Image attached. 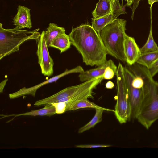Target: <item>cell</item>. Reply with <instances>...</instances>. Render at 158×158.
Listing matches in <instances>:
<instances>
[{"label":"cell","mask_w":158,"mask_h":158,"mask_svg":"<svg viewBox=\"0 0 158 158\" xmlns=\"http://www.w3.org/2000/svg\"><path fill=\"white\" fill-rule=\"evenodd\" d=\"M65 28L58 26L54 23H50L44 31V36L48 47H50V44L53 40L58 35L65 33Z\"/></svg>","instance_id":"16"},{"label":"cell","mask_w":158,"mask_h":158,"mask_svg":"<svg viewBox=\"0 0 158 158\" xmlns=\"http://www.w3.org/2000/svg\"><path fill=\"white\" fill-rule=\"evenodd\" d=\"M94 89H90L85 91L76 94L66 98L60 100L57 102H65L66 104V111L67 109L74 104L83 99L88 98H93V90Z\"/></svg>","instance_id":"17"},{"label":"cell","mask_w":158,"mask_h":158,"mask_svg":"<svg viewBox=\"0 0 158 158\" xmlns=\"http://www.w3.org/2000/svg\"><path fill=\"white\" fill-rule=\"evenodd\" d=\"M134 0H127L126 5L130 6L133 4Z\"/></svg>","instance_id":"33"},{"label":"cell","mask_w":158,"mask_h":158,"mask_svg":"<svg viewBox=\"0 0 158 158\" xmlns=\"http://www.w3.org/2000/svg\"><path fill=\"white\" fill-rule=\"evenodd\" d=\"M109 66L117 67L111 60H109L104 64L98 66L97 68L84 71L80 73L78 76L80 81L81 82H85L103 75L105 69Z\"/></svg>","instance_id":"12"},{"label":"cell","mask_w":158,"mask_h":158,"mask_svg":"<svg viewBox=\"0 0 158 158\" xmlns=\"http://www.w3.org/2000/svg\"><path fill=\"white\" fill-rule=\"evenodd\" d=\"M56 114L55 107L51 104H48L45 105L44 107L40 109L32 110L28 112L17 114H13L5 115L3 116V117L1 118H3L6 117H7L12 116H14V118L22 116H51L54 115Z\"/></svg>","instance_id":"13"},{"label":"cell","mask_w":158,"mask_h":158,"mask_svg":"<svg viewBox=\"0 0 158 158\" xmlns=\"http://www.w3.org/2000/svg\"><path fill=\"white\" fill-rule=\"evenodd\" d=\"M123 67L119 63L116 74L117 82V102L114 114L120 124L127 122L131 119V107L126 88Z\"/></svg>","instance_id":"5"},{"label":"cell","mask_w":158,"mask_h":158,"mask_svg":"<svg viewBox=\"0 0 158 158\" xmlns=\"http://www.w3.org/2000/svg\"><path fill=\"white\" fill-rule=\"evenodd\" d=\"M112 13L117 18L121 14H125L122 9V5H120L119 0H115L112 4Z\"/></svg>","instance_id":"24"},{"label":"cell","mask_w":158,"mask_h":158,"mask_svg":"<svg viewBox=\"0 0 158 158\" xmlns=\"http://www.w3.org/2000/svg\"><path fill=\"white\" fill-rule=\"evenodd\" d=\"M158 59V50L141 54L136 63L149 69Z\"/></svg>","instance_id":"19"},{"label":"cell","mask_w":158,"mask_h":158,"mask_svg":"<svg viewBox=\"0 0 158 158\" xmlns=\"http://www.w3.org/2000/svg\"><path fill=\"white\" fill-rule=\"evenodd\" d=\"M70 40L68 35L65 33L60 34L56 37L51 42L50 47L57 48L62 53L70 47Z\"/></svg>","instance_id":"15"},{"label":"cell","mask_w":158,"mask_h":158,"mask_svg":"<svg viewBox=\"0 0 158 158\" xmlns=\"http://www.w3.org/2000/svg\"><path fill=\"white\" fill-rule=\"evenodd\" d=\"M148 69L151 76L153 77L158 73V59Z\"/></svg>","instance_id":"28"},{"label":"cell","mask_w":158,"mask_h":158,"mask_svg":"<svg viewBox=\"0 0 158 158\" xmlns=\"http://www.w3.org/2000/svg\"><path fill=\"white\" fill-rule=\"evenodd\" d=\"M71 45L81 55L86 65L99 66L107 61L108 54L100 35L90 25L72 28L68 35Z\"/></svg>","instance_id":"1"},{"label":"cell","mask_w":158,"mask_h":158,"mask_svg":"<svg viewBox=\"0 0 158 158\" xmlns=\"http://www.w3.org/2000/svg\"><path fill=\"white\" fill-rule=\"evenodd\" d=\"M117 18L113 14L112 11L100 18L96 19L92 18V26L99 35L101 31L106 26Z\"/></svg>","instance_id":"18"},{"label":"cell","mask_w":158,"mask_h":158,"mask_svg":"<svg viewBox=\"0 0 158 158\" xmlns=\"http://www.w3.org/2000/svg\"><path fill=\"white\" fill-rule=\"evenodd\" d=\"M118 67H113L110 66L107 67L105 69L103 75L104 79H110L113 78L116 75Z\"/></svg>","instance_id":"23"},{"label":"cell","mask_w":158,"mask_h":158,"mask_svg":"<svg viewBox=\"0 0 158 158\" xmlns=\"http://www.w3.org/2000/svg\"><path fill=\"white\" fill-rule=\"evenodd\" d=\"M110 1H111V3L113 4L114 3L115 0H110Z\"/></svg>","instance_id":"34"},{"label":"cell","mask_w":158,"mask_h":158,"mask_svg":"<svg viewBox=\"0 0 158 158\" xmlns=\"http://www.w3.org/2000/svg\"><path fill=\"white\" fill-rule=\"evenodd\" d=\"M114 86V83L111 81H109L106 84V87L108 89H112Z\"/></svg>","instance_id":"31"},{"label":"cell","mask_w":158,"mask_h":158,"mask_svg":"<svg viewBox=\"0 0 158 158\" xmlns=\"http://www.w3.org/2000/svg\"><path fill=\"white\" fill-rule=\"evenodd\" d=\"M82 88L81 84L68 87L52 96L37 101L34 105L39 106L57 102L60 100L81 92Z\"/></svg>","instance_id":"9"},{"label":"cell","mask_w":158,"mask_h":158,"mask_svg":"<svg viewBox=\"0 0 158 158\" xmlns=\"http://www.w3.org/2000/svg\"><path fill=\"white\" fill-rule=\"evenodd\" d=\"M126 21L117 18L106 26L99 35L109 54L122 62H126L124 43L128 35L126 33Z\"/></svg>","instance_id":"3"},{"label":"cell","mask_w":158,"mask_h":158,"mask_svg":"<svg viewBox=\"0 0 158 158\" xmlns=\"http://www.w3.org/2000/svg\"><path fill=\"white\" fill-rule=\"evenodd\" d=\"M134 75L132 82V86L136 88H142L144 85V81L143 78L139 75Z\"/></svg>","instance_id":"26"},{"label":"cell","mask_w":158,"mask_h":158,"mask_svg":"<svg viewBox=\"0 0 158 158\" xmlns=\"http://www.w3.org/2000/svg\"><path fill=\"white\" fill-rule=\"evenodd\" d=\"M129 69L144 81L143 97L136 119L148 129L158 119V81L154 80L147 68L136 63L129 66Z\"/></svg>","instance_id":"2"},{"label":"cell","mask_w":158,"mask_h":158,"mask_svg":"<svg viewBox=\"0 0 158 158\" xmlns=\"http://www.w3.org/2000/svg\"><path fill=\"white\" fill-rule=\"evenodd\" d=\"M95 114L92 119L86 124L78 130L79 133H82L94 127L97 123L102 120L103 109L96 108Z\"/></svg>","instance_id":"20"},{"label":"cell","mask_w":158,"mask_h":158,"mask_svg":"<svg viewBox=\"0 0 158 158\" xmlns=\"http://www.w3.org/2000/svg\"><path fill=\"white\" fill-rule=\"evenodd\" d=\"M112 11V4L110 0H99L92 12L93 17L96 19Z\"/></svg>","instance_id":"14"},{"label":"cell","mask_w":158,"mask_h":158,"mask_svg":"<svg viewBox=\"0 0 158 158\" xmlns=\"http://www.w3.org/2000/svg\"><path fill=\"white\" fill-rule=\"evenodd\" d=\"M124 51L126 62L129 66L136 63L141 53L140 49L134 38L127 35L124 43Z\"/></svg>","instance_id":"10"},{"label":"cell","mask_w":158,"mask_h":158,"mask_svg":"<svg viewBox=\"0 0 158 158\" xmlns=\"http://www.w3.org/2000/svg\"><path fill=\"white\" fill-rule=\"evenodd\" d=\"M30 9L19 5L16 14L13 18V25L20 29L24 28L31 29L32 27Z\"/></svg>","instance_id":"11"},{"label":"cell","mask_w":158,"mask_h":158,"mask_svg":"<svg viewBox=\"0 0 158 158\" xmlns=\"http://www.w3.org/2000/svg\"><path fill=\"white\" fill-rule=\"evenodd\" d=\"M8 78H6L2 81L0 83V92H3V89L6 85L7 81H8Z\"/></svg>","instance_id":"30"},{"label":"cell","mask_w":158,"mask_h":158,"mask_svg":"<svg viewBox=\"0 0 158 158\" xmlns=\"http://www.w3.org/2000/svg\"><path fill=\"white\" fill-rule=\"evenodd\" d=\"M143 0H134V2L133 3V6L132 7V14L131 16V19L132 20H133L134 14L135 11L137 8L139 4V3L140 1H142Z\"/></svg>","instance_id":"29"},{"label":"cell","mask_w":158,"mask_h":158,"mask_svg":"<svg viewBox=\"0 0 158 158\" xmlns=\"http://www.w3.org/2000/svg\"><path fill=\"white\" fill-rule=\"evenodd\" d=\"M39 28L33 30L20 29L16 27L5 29L0 24V59L18 51L23 42L29 40L37 41L40 36Z\"/></svg>","instance_id":"4"},{"label":"cell","mask_w":158,"mask_h":158,"mask_svg":"<svg viewBox=\"0 0 158 158\" xmlns=\"http://www.w3.org/2000/svg\"><path fill=\"white\" fill-rule=\"evenodd\" d=\"M148 2L149 4L152 6L155 2H158V0H148Z\"/></svg>","instance_id":"32"},{"label":"cell","mask_w":158,"mask_h":158,"mask_svg":"<svg viewBox=\"0 0 158 158\" xmlns=\"http://www.w3.org/2000/svg\"><path fill=\"white\" fill-rule=\"evenodd\" d=\"M110 146V145L103 144H87V145H76L77 148H97L108 147Z\"/></svg>","instance_id":"27"},{"label":"cell","mask_w":158,"mask_h":158,"mask_svg":"<svg viewBox=\"0 0 158 158\" xmlns=\"http://www.w3.org/2000/svg\"><path fill=\"white\" fill-rule=\"evenodd\" d=\"M55 107L56 114H62L66 111V104L65 102H59L51 103Z\"/></svg>","instance_id":"25"},{"label":"cell","mask_w":158,"mask_h":158,"mask_svg":"<svg viewBox=\"0 0 158 158\" xmlns=\"http://www.w3.org/2000/svg\"><path fill=\"white\" fill-rule=\"evenodd\" d=\"M44 31H43L37 41L36 54L42 73L45 76L50 77L53 73L54 63L50 55L44 38Z\"/></svg>","instance_id":"6"},{"label":"cell","mask_w":158,"mask_h":158,"mask_svg":"<svg viewBox=\"0 0 158 158\" xmlns=\"http://www.w3.org/2000/svg\"><path fill=\"white\" fill-rule=\"evenodd\" d=\"M84 71L83 68L81 66H77L69 70L66 69L62 73L54 76L37 85L29 88L24 87L16 92L10 94L9 95V97L11 99H13L27 95H31L35 97L37 90L42 86L56 82L61 77L67 75L74 73H81Z\"/></svg>","instance_id":"8"},{"label":"cell","mask_w":158,"mask_h":158,"mask_svg":"<svg viewBox=\"0 0 158 158\" xmlns=\"http://www.w3.org/2000/svg\"><path fill=\"white\" fill-rule=\"evenodd\" d=\"M123 69L125 85L131 105V118L135 119L143 97V88L134 87L132 82L134 75L126 67H123Z\"/></svg>","instance_id":"7"},{"label":"cell","mask_w":158,"mask_h":158,"mask_svg":"<svg viewBox=\"0 0 158 158\" xmlns=\"http://www.w3.org/2000/svg\"><path fill=\"white\" fill-rule=\"evenodd\" d=\"M140 49L141 54L158 50V46L155 41L153 36L152 23L147 41L145 44Z\"/></svg>","instance_id":"22"},{"label":"cell","mask_w":158,"mask_h":158,"mask_svg":"<svg viewBox=\"0 0 158 158\" xmlns=\"http://www.w3.org/2000/svg\"><path fill=\"white\" fill-rule=\"evenodd\" d=\"M85 108H92L94 109L101 108L105 110L106 111H112L114 112V110L99 106L94 103L89 101L87 99H83L68 108L66 111L74 110Z\"/></svg>","instance_id":"21"}]
</instances>
